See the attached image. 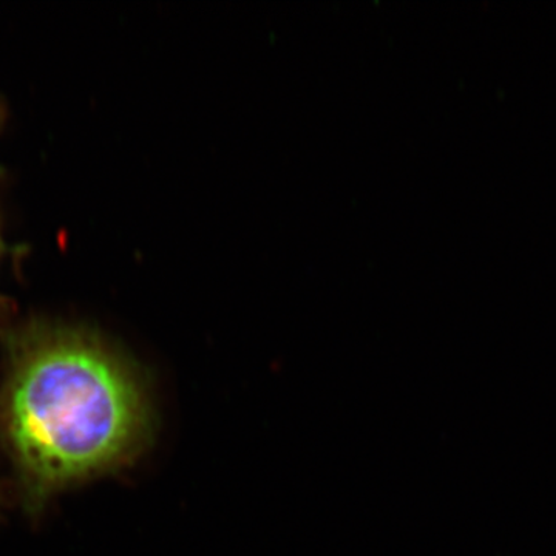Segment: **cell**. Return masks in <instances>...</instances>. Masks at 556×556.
<instances>
[{
	"instance_id": "7a4b0ae2",
	"label": "cell",
	"mask_w": 556,
	"mask_h": 556,
	"mask_svg": "<svg viewBox=\"0 0 556 556\" xmlns=\"http://www.w3.org/2000/svg\"><path fill=\"white\" fill-rule=\"evenodd\" d=\"M3 252H5V243H3L2 232H0V258H2ZM0 308H2V305H0Z\"/></svg>"
},
{
	"instance_id": "6da1fadb",
	"label": "cell",
	"mask_w": 556,
	"mask_h": 556,
	"mask_svg": "<svg viewBox=\"0 0 556 556\" xmlns=\"http://www.w3.org/2000/svg\"><path fill=\"white\" fill-rule=\"evenodd\" d=\"M0 340V442L25 510L134 466L152 444L146 372L100 332L35 317Z\"/></svg>"
}]
</instances>
